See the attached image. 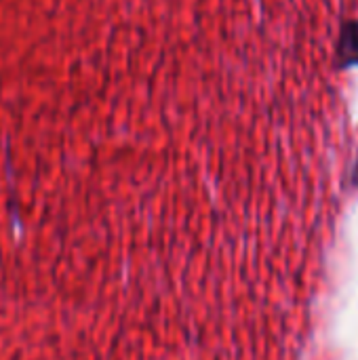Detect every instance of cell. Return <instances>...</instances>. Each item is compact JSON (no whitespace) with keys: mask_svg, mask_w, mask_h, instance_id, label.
<instances>
[{"mask_svg":"<svg viewBox=\"0 0 358 360\" xmlns=\"http://www.w3.org/2000/svg\"><path fill=\"white\" fill-rule=\"evenodd\" d=\"M338 57L342 65H358V21H350L344 27Z\"/></svg>","mask_w":358,"mask_h":360,"instance_id":"obj_1","label":"cell"}]
</instances>
